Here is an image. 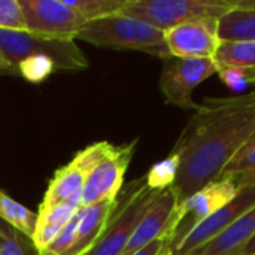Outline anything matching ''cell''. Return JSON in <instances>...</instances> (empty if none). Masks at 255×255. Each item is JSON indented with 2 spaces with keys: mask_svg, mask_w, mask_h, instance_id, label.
I'll return each mask as SVG.
<instances>
[{
  "mask_svg": "<svg viewBox=\"0 0 255 255\" xmlns=\"http://www.w3.org/2000/svg\"><path fill=\"white\" fill-rule=\"evenodd\" d=\"M255 131V90L242 96L206 99L178 137L172 152L179 172L172 188L178 205L217 181L232 157Z\"/></svg>",
  "mask_w": 255,
  "mask_h": 255,
  "instance_id": "obj_1",
  "label": "cell"
},
{
  "mask_svg": "<svg viewBox=\"0 0 255 255\" xmlns=\"http://www.w3.org/2000/svg\"><path fill=\"white\" fill-rule=\"evenodd\" d=\"M75 39L102 48L137 49L163 60L170 57L164 40V31L121 13L87 22L76 33Z\"/></svg>",
  "mask_w": 255,
  "mask_h": 255,
  "instance_id": "obj_2",
  "label": "cell"
},
{
  "mask_svg": "<svg viewBox=\"0 0 255 255\" xmlns=\"http://www.w3.org/2000/svg\"><path fill=\"white\" fill-rule=\"evenodd\" d=\"M160 191L146 185L145 176L127 185L118 199L108 226L96 245L85 255H121L145 212Z\"/></svg>",
  "mask_w": 255,
  "mask_h": 255,
  "instance_id": "obj_3",
  "label": "cell"
},
{
  "mask_svg": "<svg viewBox=\"0 0 255 255\" xmlns=\"http://www.w3.org/2000/svg\"><path fill=\"white\" fill-rule=\"evenodd\" d=\"M0 49L15 70H18L19 63L37 55L48 57L57 70H82L88 67V61L75 40L42 37L25 30L0 28Z\"/></svg>",
  "mask_w": 255,
  "mask_h": 255,
  "instance_id": "obj_4",
  "label": "cell"
},
{
  "mask_svg": "<svg viewBox=\"0 0 255 255\" xmlns=\"http://www.w3.org/2000/svg\"><path fill=\"white\" fill-rule=\"evenodd\" d=\"M232 7L233 0H127L120 13L167 31L193 18H220Z\"/></svg>",
  "mask_w": 255,
  "mask_h": 255,
  "instance_id": "obj_5",
  "label": "cell"
},
{
  "mask_svg": "<svg viewBox=\"0 0 255 255\" xmlns=\"http://www.w3.org/2000/svg\"><path fill=\"white\" fill-rule=\"evenodd\" d=\"M238 193L239 190L233 181L217 179L179 203L170 226L172 248L194 227L215 215L221 208L232 202Z\"/></svg>",
  "mask_w": 255,
  "mask_h": 255,
  "instance_id": "obj_6",
  "label": "cell"
},
{
  "mask_svg": "<svg viewBox=\"0 0 255 255\" xmlns=\"http://www.w3.org/2000/svg\"><path fill=\"white\" fill-rule=\"evenodd\" d=\"M215 73H218V67L211 58L169 57L163 64L160 90L167 103L197 111L200 105L193 100V91Z\"/></svg>",
  "mask_w": 255,
  "mask_h": 255,
  "instance_id": "obj_7",
  "label": "cell"
},
{
  "mask_svg": "<svg viewBox=\"0 0 255 255\" xmlns=\"http://www.w3.org/2000/svg\"><path fill=\"white\" fill-rule=\"evenodd\" d=\"M25 31L49 39L75 40L87 21L64 0H18Z\"/></svg>",
  "mask_w": 255,
  "mask_h": 255,
  "instance_id": "obj_8",
  "label": "cell"
},
{
  "mask_svg": "<svg viewBox=\"0 0 255 255\" xmlns=\"http://www.w3.org/2000/svg\"><path fill=\"white\" fill-rule=\"evenodd\" d=\"M164 40L170 57L214 60L221 43L218 18L200 16L185 21L164 31Z\"/></svg>",
  "mask_w": 255,
  "mask_h": 255,
  "instance_id": "obj_9",
  "label": "cell"
},
{
  "mask_svg": "<svg viewBox=\"0 0 255 255\" xmlns=\"http://www.w3.org/2000/svg\"><path fill=\"white\" fill-rule=\"evenodd\" d=\"M136 142L137 140H133L124 146H114L100 164L87 176V181L81 190L84 206H91L99 202L118 197L124 175L134 154Z\"/></svg>",
  "mask_w": 255,
  "mask_h": 255,
  "instance_id": "obj_10",
  "label": "cell"
},
{
  "mask_svg": "<svg viewBox=\"0 0 255 255\" xmlns=\"http://www.w3.org/2000/svg\"><path fill=\"white\" fill-rule=\"evenodd\" d=\"M253 208H255V182L241 188L232 202H229L215 215L194 227L190 233H187L170 250V255H188L199 250Z\"/></svg>",
  "mask_w": 255,
  "mask_h": 255,
  "instance_id": "obj_11",
  "label": "cell"
},
{
  "mask_svg": "<svg viewBox=\"0 0 255 255\" xmlns=\"http://www.w3.org/2000/svg\"><path fill=\"white\" fill-rule=\"evenodd\" d=\"M178 208V197L175 190L166 188L157 194L143 218L137 224L134 233L131 235L124 253L121 255H134L142 248L148 247L157 239L169 238L170 239V226L173 215ZM172 244V239H170ZM172 248V247H170Z\"/></svg>",
  "mask_w": 255,
  "mask_h": 255,
  "instance_id": "obj_12",
  "label": "cell"
},
{
  "mask_svg": "<svg viewBox=\"0 0 255 255\" xmlns=\"http://www.w3.org/2000/svg\"><path fill=\"white\" fill-rule=\"evenodd\" d=\"M118 205L117 199H109L99 202L91 206L84 208L82 218L79 221L75 242L70 250L64 255H85L99 241L102 233L105 232L111 215L114 214Z\"/></svg>",
  "mask_w": 255,
  "mask_h": 255,
  "instance_id": "obj_13",
  "label": "cell"
},
{
  "mask_svg": "<svg viewBox=\"0 0 255 255\" xmlns=\"http://www.w3.org/2000/svg\"><path fill=\"white\" fill-rule=\"evenodd\" d=\"M255 236V208L188 255H239Z\"/></svg>",
  "mask_w": 255,
  "mask_h": 255,
  "instance_id": "obj_14",
  "label": "cell"
},
{
  "mask_svg": "<svg viewBox=\"0 0 255 255\" xmlns=\"http://www.w3.org/2000/svg\"><path fill=\"white\" fill-rule=\"evenodd\" d=\"M87 175L72 163L60 167L46 188V193L39 208V214H45L57 206L70 202L76 194L81 193Z\"/></svg>",
  "mask_w": 255,
  "mask_h": 255,
  "instance_id": "obj_15",
  "label": "cell"
},
{
  "mask_svg": "<svg viewBox=\"0 0 255 255\" xmlns=\"http://www.w3.org/2000/svg\"><path fill=\"white\" fill-rule=\"evenodd\" d=\"M221 42H255V9L233 7L218 18Z\"/></svg>",
  "mask_w": 255,
  "mask_h": 255,
  "instance_id": "obj_16",
  "label": "cell"
},
{
  "mask_svg": "<svg viewBox=\"0 0 255 255\" xmlns=\"http://www.w3.org/2000/svg\"><path fill=\"white\" fill-rule=\"evenodd\" d=\"M214 61L221 69H244L255 72V42H221Z\"/></svg>",
  "mask_w": 255,
  "mask_h": 255,
  "instance_id": "obj_17",
  "label": "cell"
},
{
  "mask_svg": "<svg viewBox=\"0 0 255 255\" xmlns=\"http://www.w3.org/2000/svg\"><path fill=\"white\" fill-rule=\"evenodd\" d=\"M0 220L31 239L37 224V214L31 212L0 190Z\"/></svg>",
  "mask_w": 255,
  "mask_h": 255,
  "instance_id": "obj_18",
  "label": "cell"
},
{
  "mask_svg": "<svg viewBox=\"0 0 255 255\" xmlns=\"http://www.w3.org/2000/svg\"><path fill=\"white\" fill-rule=\"evenodd\" d=\"M218 179H230L238 190L255 182V145L242 146L226 164Z\"/></svg>",
  "mask_w": 255,
  "mask_h": 255,
  "instance_id": "obj_19",
  "label": "cell"
},
{
  "mask_svg": "<svg viewBox=\"0 0 255 255\" xmlns=\"http://www.w3.org/2000/svg\"><path fill=\"white\" fill-rule=\"evenodd\" d=\"M87 22L120 13L127 0H64Z\"/></svg>",
  "mask_w": 255,
  "mask_h": 255,
  "instance_id": "obj_20",
  "label": "cell"
},
{
  "mask_svg": "<svg viewBox=\"0 0 255 255\" xmlns=\"http://www.w3.org/2000/svg\"><path fill=\"white\" fill-rule=\"evenodd\" d=\"M179 164H181L179 157L176 154L170 152L167 158L155 163L148 170V173L145 175L146 185L155 191H163L166 188H170L178 178Z\"/></svg>",
  "mask_w": 255,
  "mask_h": 255,
  "instance_id": "obj_21",
  "label": "cell"
},
{
  "mask_svg": "<svg viewBox=\"0 0 255 255\" xmlns=\"http://www.w3.org/2000/svg\"><path fill=\"white\" fill-rule=\"evenodd\" d=\"M0 255H40L31 239L7 224H0Z\"/></svg>",
  "mask_w": 255,
  "mask_h": 255,
  "instance_id": "obj_22",
  "label": "cell"
},
{
  "mask_svg": "<svg viewBox=\"0 0 255 255\" xmlns=\"http://www.w3.org/2000/svg\"><path fill=\"white\" fill-rule=\"evenodd\" d=\"M84 208L82 206L75 215L73 218L58 232V235L55 236V239L42 251L39 253L40 255H64L70 247L73 245L75 242V236H76V230H78V226H79V221L82 218V214H84Z\"/></svg>",
  "mask_w": 255,
  "mask_h": 255,
  "instance_id": "obj_23",
  "label": "cell"
},
{
  "mask_svg": "<svg viewBox=\"0 0 255 255\" xmlns=\"http://www.w3.org/2000/svg\"><path fill=\"white\" fill-rule=\"evenodd\" d=\"M112 149H114V145L108 142H97L79 151L70 163L76 166L78 169H81L88 176Z\"/></svg>",
  "mask_w": 255,
  "mask_h": 255,
  "instance_id": "obj_24",
  "label": "cell"
},
{
  "mask_svg": "<svg viewBox=\"0 0 255 255\" xmlns=\"http://www.w3.org/2000/svg\"><path fill=\"white\" fill-rule=\"evenodd\" d=\"M18 72H21V75L31 81V82H39L42 79H45L49 73H52L55 69V64L43 55H37V57H31L27 58L25 61L18 64Z\"/></svg>",
  "mask_w": 255,
  "mask_h": 255,
  "instance_id": "obj_25",
  "label": "cell"
},
{
  "mask_svg": "<svg viewBox=\"0 0 255 255\" xmlns=\"http://www.w3.org/2000/svg\"><path fill=\"white\" fill-rule=\"evenodd\" d=\"M0 28L25 30L22 10L18 0H0Z\"/></svg>",
  "mask_w": 255,
  "mask_h": 255,
  "instance_id": "obj_26",
  "label": "cell"
},
{
  "mask_svg": "<svg viewBox=\"0 0 255 255\" xmlns=\"http://www.w3.org/2000/svg\"><path fill=\"white\" fill-rule=\"evenodd\" d=\"M220 78L223 82L235 90L242 88L245 84H255L254 70H244V69H221L218 70Z\"/></svg>",
  "mask_w": 255,
  "mask_h": 255,
  "instance_id": "obj_27",
  "label": "cell"
},
{
  "mask_svg": "<svg viewBox=\"0 0 255 255\" xmlns=\"http://www.w3.org/2000/svg\"><path fill=\"white\" fill-rule=\"evenodd\" d=\"M170 239L169 238H161L149 244L148 247L142 248L139 253L134 255H170Z\"/></svg>",
  "mask_w": 255,
  "mask_h": 255,
  "instance_id": "obj_28",
  "label": "cell"
},
{
  "mask_svg": "<svg viewBox=\"0 0 255 255\" xmlns=\"http://www.w3.org/2000/svg\"><path fill=\"white\" fill-rule=\"evenodd\" d=\"M13 73V72H16L9 63H7V60L4 58V55H3V52H1V49H0V73Z\"/></svg>",
  "mask_w": 255,
  "mask_h": 255,
  "instance_id": "obj_29",
  "label": "cell"
},
{
  "mask_svg": "<svg viewBox=\"0 0 255 255\" xmlns=\"http://www.w3.org/2000/svg\"><path fill=\"white\" fill-rule=\"evenodd\" d=\"M235 6L238 7H247V9H255V0H233Z\"/></svg>",
  "mask_w": 255,
  "mask_h": 255,
  "instance_id": "obj_30",
  "label": "cell"
},
{
  "mask_svg": "<svg viewBox=\"0 0 255 255\" xmlns=\"http://www.w3.org/2000/svg\"><path fill=\"white\" fill-rule=\"evenodd\" d=\"M239 255H255V236L250 241V244L242 250V253Z\"/></svg>",
  "mask_w": 255,
  "mask_h": 255,
  "instance_id": "obj_31",
  "label": "cell"
},
{
  "mask_svg": "<svg viewBox=\"0 0 255 255\" xmlns=\"http://www.w3.org/2000/svg\"><path fill=\"white\" fill-rule=\"evenodd\" d=\"M250 145H255V131L251 134V137L247 140V143H245L244 146H250Z\"/></svg>",
  "mask_w": 255,
  "mask_h": 255,
  "instance_id": "obj_32",
  "label": "cell"
}]
</instances>
